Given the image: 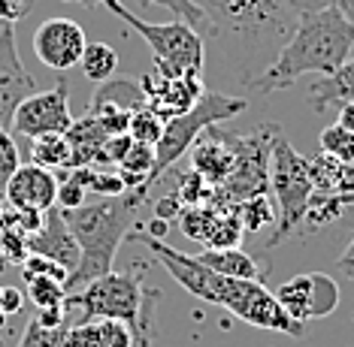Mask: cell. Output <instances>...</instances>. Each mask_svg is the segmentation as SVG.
Masks as SVG:
<instances>
[{"mask_svg": "<svg viewBox=\"0 0 354 347\" xmlns=\"http://www.w3.org/2000/svg\"><path fill=\"white\" fill-rule=\"evenodd\" d=\"M200 10V37L215 48L221 63L248 85L276 61L297 28L288 0H191Z\"/></svg>", "mask_w": 354, "mask_h": 347, "instance_id": "1", "label": "cell"}, {"mask_svg": "<svg viewBox=\"0 0 354 347\" xmlns=\"http://www.w3.org/2000/svg\"><path fill=\"white\" fill-rule=\"evenodd\" d=\"M354 48V24L336 10H315V12H300L297 15V28L291 39L281 46L276 61L270 63L261 76H254L248 88L261 94L285 91L294 85L300 76L318 72V76H330L348 61Z\"/></svg>", "mask_w": 354, "mask_h": 347, "instance_id": "2", "label": "cell"}, {"mask_svg": "<svg viewBox=\"0 0 354 347\" xmlns=\"http://www.w3.org/2000/svg\"><path fill=\"white\" fill-rule=\"evenodd\" d=\"M146 193L149 190L136 188L124 190L122 197H97L94 203L64 212V221L79 245V266L67 278V293L112 272V260H115L122 241L131 236L136 208L142 206Z\"/></svg>", "mask_w": 354, "mask_h": 347, "instance_id": "3", "label": "cell"}, {"mask_svg": "<svg viewBox=\"0 0 354 347\" xmlns=\"http://www.w3.org/2000/svg\"><path fill=\"white\" fill-rule=\"evenodd\" d=\"M160 302V290L146 287L140 269L133 272H106L88 281L73 293H67V308H79V320H122L133 329L136 341L151 347L155 338V305Z\"/></svg>", "mask_w": 354, "mask_h": 347, "instance_id": "4", "label": "cell"}, {"mask_svg": "<svg viewBox=\"0 0 354 347\" xmlns=\"http://www.w3.org/2000/svg\"><path fill=\"white\" fill-rule=\"evenodd\" d=\"M103 6L142 37V43L155 54V72L160 76H203L206 43L188 21L176 19L167 24H151L127 10L122 0H103Z\"/></svg>", "mask_w": 354, "mask_h": 347, "instance_id": "5", "label": "cell"}, {"mask_svg": "<svg viewBox=\"0 0 354 347\" xmlns=\"http://www.w3.org/2000/svg\"><path fill=\"white\" fill-rule=\"evenodd\" d=\"M270 188L276 193L279 212H276L272 236L263 241L267 251L281 245V241L306 221V208H309V199H312V193H315L309 160L285 139L281 130L272 133V145H270Z\"/></svg>", "mask_w": 354, "mask_h": 347, "instance_id": "6", "label": "cell"}, {"mask_svg": "<svg viewBox=\"0 0 354 347\" xmlns=\"http://www.w3.org/2000/svg\"><path fill=\"white\" fill-rule=\"evenodd\" d=\"M248 109L245 97L233 94H218V91H203V97L191 106L188 112L164 121V133L155 145V169H151V184L167 172L173 163H179L182 155H188L191 145L197 142L200 133H206L209 127L221 124L227 118H236Z\"/></svg>", "mask_w": 354, "mask_h": 347, "instance_id": "7", "label": "cell"}, {"mask_svg": "<svg viewBox=\"0 0 354 347\" xmlns=\"http://www.w3.org/2000/svg\"><path fill=\"white\" fill-rule=\"evenodd\" d=\"M279 127H261L252 136H230L233 145V169L218 188H215L212 206H236L248 197H261L270 188V145H272V133Z\"/></svg>", "mask_w": 354, "mask_h": 347, "instance_id": "8", "label": "cell"}, {"mask_svg": "<svg viewBox=\"0 0 354 347\" xmlns=\"http://www.w3.org/2000/svg\"><path fill=\"white\" fill-rule=\"evenodd\" d=\"M218 305L248 326L270 329V333H285L294 338H300L306 333V324L294 320L291 314L281 308L279 296H272L263 287V281H257V278H227Z\"/></svg>", "mask_w": 354, "mask_h": 347, "instance_id": "9", "label": "cell"}, {"mask_svg": "<svg viewBox=\"0 0 354 347\" xmlns=\"http://www.w3.org/2000/svg\"><path fill=\"white\" fill-rule=\"evenodd\" d=\"M133 241H142V245L149 248L151 254H155V260L164 266L167 272L173 275V281L179 284L182 290H188L191 296H197L200 302H209V305H218L221 293H224V284H227V278L218 275V272L206 269L203 263L197 260V257H188L182 251H176L170 248L164 239H155L149 236V232H133V236H127Z\"/></svg>", "mask_w": 354, "mask_h": 347, "instance_id": "10", "label": "cell"}, {"mask_svg": "<svg viewBox=\"0 0 354 347\" xmlns=\"http://www.w3.org/2000/svg\"><path fill=\"white\" fill-rule=\"evenodd\" d=\"M73 124V112H70V82L58 79L49 91H37L12 115V133L25 136V139H37L46 133H67Z\"/></svg>", "mask_w": 354, "mask_h": 347, "instance_id": "11", "label": "cell"}, {"mask_svg": "<svg viewBox=\"0 0 354 347\" xmlns=\"http://www.w3.org/2000/svg\"><path fill=\"white\" fill-rule=\"evenodd\" d=\"M279 302L281 308L291 314L300 324H309V320H321L327 314H333L339 308V284H336L324 272H303L291 281L279 287Z\"/></svg>", "mask_w": 354, "mask_h": 347, "instance_id": "12", "label": "cell"}, {"mask_svg": "<svg viewBox=\"0 0 354 347\" xmlns=\"http://www.w3.org/2000/svg\"><path fill=\"white\" fill-rule=\"evenodd\" d=\"M85 46L88 37L73 19H46L34 34L37 58L55 72H67L79 67Z\"/></svg>", "mask_w": 354, "mask_h": 347, "instance_id": "13", "label": "cell"}, {"mask_svg": "<svg viewBox=\"0 0 354 347\" xmlns=\"http://www.w3.org/2000/svg\"><path fill=\"white\" fill-rule=\"evenodd\" d=\"M30 94H37V79L25 70V63L19 58L15 28H6L3 34H0V127L10 130L15 109H19L21 100H28Z\"/></svg>", "mask_w": 354, "mask_h": 347, "instance_id": "14", "label": "cell"}, {"mask_svg": "<svg viewBox=\"0 0 354 347\" xmlns=\"http://www.w3.org/2000/svg\"><path fill=\"white\" fill-rule=\"evenodd\" d=\"M140 85H142V94H146V106L164 121L188 112L206 91L200 76H160V72H149V76H142Z\"/></svg>", "mask_w": 354, "mask_h": 347, "instance_id": "15", "label": "cell"}, {"mask_svg": "<svg viewBox=\"0 0 354 347\" xmlns=\"http://www.w3.org/2000/svg\"><path fill=\"white\" fill-rule=\"evenodd\" d=\"M55 197H58V175L37 163H21L3 188L6 206L15 212H49Z\"/></svg>", "mask_w": 354, "mask_h": 347, "instance_id": "16", "label": "cell"}, {"mask_svg": "<svg viewBox=\"0 0 354 347\" xmlns=\"http://www.w3.org/2000/svg\"><path fill=\"white\" fill-rule=\"evenodd\" d=\"M28 251L52 257V260H58L64 269H70V272L79 266V245H76L73 232H70L67 221H64V212L58 206H52L49 212L43 215V227L28 239Z\"/></svg>", "mask_w": 354, "mask_h": 347, "instance_id": "17", "label": "cell"}, {"mask_svg": "<svg viewBox=\"0 0 354 347\" xmlns=\"http://www.w3.org/2000/svg\"><path fill=\"white\" fill-rule=\"evenodd\" d=\"M191 169L197 175L218 188V184L230 175L233 169V145H230V136L227 133H218L215 127L206 130V139H200L191 145Z\"/></svg>", "mask_w": 354, "mask_h": 347, "instance_id": "18", "label": "cell"}, {"mask_svg": "<svg viewBox=\"0 0 354 347\" xmlns=\"http://www.w3.org/2000/svg\"><path fill=\"white\" fill-rule=\"evenodd\" d=\"M312 109L324 115L330 106H342V103H354V58H348L336 72L324 76L321 82L309 88Z\"/></svg>", "mask_w": 354, "mask_h": 347, "instance_id": "19", "label": "cell"}, {"mask_svg": "<svg viewBox=\"0 0 354 347\" xmlns=\"http://www.w3.org/2000/svg\"><path fill=\"white\" fill-rule=\"evenodd\" d=\"M197 260L203 263L206 269L218 272V275H224V278H257V281H263L254 257L239 251V248H206V251L197 254Z\"/></svg>", "mask_w": 354, "mask_h": 347, "instance_id": "20", "label": "cell"}, {"mask_svg": "<svg viewBox=\"0 0 354 347\" xmlns=\"http://www.w3.org/2000/svg\"><path fill=\"white\" fill-rule=\"evenodd\" d=\"M146 106V94L142 85L133 79H106L91 97V109H122V112H136Z\"/></svg>", "mask_w": 354, "mask_h": 347, "instance_id": "21", "label": "cell"}, {"mask_svg": "<svg viewBox=\"0 0 354 347\" xmlns=\"http://www.w3.org/2000/svg\"><path fill=\"white\" fill-rule=\"evenodd\" d=\"M30 160L46 169H70V142L64 133H46L30 139Z\"/></svg>", "mask_w": 354, "mask_h": 347, "instance_id": "22", "label": "cell"}, {"mask_svg": "<svg viewBox=\"0 0 354 347\" xmlns=\"http://www.w3.org/2000/svg\"><path fill=\"white\" fill-rule=\"evenodd\" d=\"M79 67H82L85 79H91V82L100 85V82H106V79L115 76L118 52L109 43H88L85 52H82V61H79Z\"/></svg>", "mask_w": 354, "mask_h": 347, "instance_id": "23", "label": "cell"}, {"mask_svg": "<svg viewBox=\"0 0 354 347\" xmlns=\"http://www.w3.org/2000/svg\"><path fill=\"white\" fill-rule=\"evenodd\" d=\"M73 179L82 184L85 190H94L97 197H122L124 193V181L118 172H103V169L79 166V169H73Z\"/></svg>", "mask_w": 354, "mask_h": 347, "instance_id": "24", "label": "cell"}, {"mask_svg": "<svg viewBox=\"0 0 354 347\" xmlns=\"http://www.w3.org/2000/svg\"><path fill=\"white\" fill-rule=\"evenodd\" d=\"M321 151L330 157H336L345 166H354V133H348L339 124H330L327 130H321Z\"/></svg>", "mask_w": 354, "mask_h": 347, "instance_id": "25", "label": "cell"}, {"mask_svg": "<svg viewBox=\"0 0 354 347\" xmlns=\"http://www.w3.org/2000/svg\"><path fill=\"white\" fill-rule=\"evenodd\" d=\"M28 284V299L37 308H52V305H67V284L55 278H25Z\"/></svg>", "mask_w": 354, "mask_h": 347, "instance_id": "26", "label": "cell"}, {"mask_svg": "<svg viewBox=\"0 0 354 347\" xmlns=\"http://www.w3.org/2000/svg\"><path fill=\"white\" fill-rule=\"evenodd\" d=\"M176 197H179V203L185 208H191V206H209V203H212V197H215V188L203 179V175H197L194 169H191V172H185L182 179H179Z\"/></svg>", "mask_w": 354, "mask_h": 347, "instance_id": "27", "label": "cell"}, {"mask_svg": "<svg viewBox=\"0 0 354 347\" xmlns=\"http://www.w3.org/2000/svg\"><path fill=\"white\" fill-rule=\"evenodd\" d=\"M127 133H131V139L136 142H146V145H158L160 133H164V118L155 115L149 106L136 109L131 115V124H127Z\"/></svg>", "mask_w": 354, "mask_h": 347, "instance_id": "28", "label": "cell"}, {"mask_svg": "<svg viewBox=\"0 0 354 347\" xmlns=\"http://www.w3.org/2000/svg\"><path fill=\"white\" fill-rule=\"evenodd\" d=\"M239 215V224H243L245 232H257L261 227H267L272 224V212H270V203H267V193H261V197H248L243 203L233 206Z\"/></svg>", "mask_w": 354, "mask_h": 347, "instance_id": "29", "label": "cell"}, {"mask_svg": "<svg viewBox=\"0 0 354 347\" xmlns=\"http://www.w3.org/2000/svg\"><path fill=\"white\" fill-rule=\"evenodd\" d=\"M55 278L61 281V284H67L70 278V269H64L58 260H52V257H43V254H30L21 260V278Z\"/></svg>", "mask_w": 354, "mask_h": 347, "instance_id": "30", "label": "cell"}, {"mask_svg": "<svg viewBox=\"0 0 354 347\" xmlns=\"http://www.w3.org/2000/svg\"><path fill=\"white\" fill-rule=\"evenodd\" d=\"M67 329L70 326H58V329H46L37 320H30L21 333L19 347H67Z\"/></svg>", "mask_w": 354, "mask_h": 347, "instance_id": "31", "label": "cell"}, {"mask_svg": "<svg viewBox=\"0 0 354 347\" xmlns=\"http://www.w3.org/2000/svg\"><path fill=\"white\" fill-rule=\"evenodd\" d=\"M21 166V157H19V145L12 139V130L0 127V193H3L6 181L12 179V172Z\"/></svg>", "mask_w": 354, "mask_h": 347, "instance_id": "32", "label": "cell"}, {"mask_svg": "<svg viewBox=\"0 0 354 347\" xmlns=\"http://www.w3.org/2000/svg\"><path fill=\"white\" fill-rule=\"evenodd\" d=\"M136 3H140L142 10H146V6H164V10H170L176 19L188 21L191 28L200 34V21H203V19H200V10L191 3V0H136Z\"/></svg>", "mask_w": 354, "mask_h": 347, "instance_id": "33", "label": "cell"}, {"mask_svg": "<svg viewBox=\"0 0 354 347\" xmlns=\"http://www.w3.org/2000/svg\"><path fill=\"white\" fill-rule=\"evenodd\" d=\"M85 203H88V190L73 179V175H70V179H58V197H55V206H58L61 212H73V208L85 206Z\"/></svg>", "mask_w": 354, "mask_h": 347, "instance_id": "34", "label": "cell"}, {"mask_svg": "<svg viewBox=\"0 0 354 347\" xmlns=\"http://www.w3.org/2000/svg\"><path fill=\"white\" fill-rule=\"evenodd\" d=\"M291 10L300 15V12H315V10H327V6H336L345 19L354 24V0H288Z\"/></svg>", "mask_w": 354, "mask_h": 347, "instance_id": "35", "label": "cell"}, {"mask_svg": "<svg viewBox=\"0 0 354 347\" xmlns=\"http://www.w3.org/2000/svg\"><path fill=\"white\" fill-rule=\"evenodd\" d=\"M67 347H100L97 320H79L67 329Z\"/></svg>", "mask_w": 354, "mask_h": 347, "instance_id": "36", "label": "cell"}, {"mask_svg": "<svg viewBox=\"0 0 354 347\" xmlns=\"http://www.w3.org/2000/svg\"><path fill=\"white\" fill-rule=\"evenodd\" d=\"M21 305H25V293H21L19 287H12V284H3V287H0V311H3L6 317L19 314Z\"/></svg>", "mask_w": 354, "mask_h": 347, "instance_id": "37", "label": "cell"}, {"mask_svg": "<svg viewBox=\"0 0 354 347\" xmlns=\"http://www.w3.org/2000/svg\"><path fill=\"white\" fill-rule=\"evenodd\" d=\"M34 320H37L39 326H46V329L67 326V305H52V308H39Z\"/></svg>", "mask_w": 354, "mask_h": 347, "instance_id": "38", "label": "cell"}, {"mask_svg": "<svg viewBox=\"0 0 354 347\" xmlns=\"http://www.w3.org/2000/svg\"><path fill=\"white\" fill-rule=\"evenodd\" d=\"M182 203H179V197L176 193H170V197H164V199H158L155 203V217H160V221H167L170 224L173 217H179L182 215Z\"/></svg>", "mask_w": 354, "mask_h": 347, "instance_id": "39", "label": "cell"}, {"mask_svg": "<svg viewBox=\"0 0 354 347\" xmlns=\"http://www.w3.org/2000/svg\"><path fill=\"white\" fill-rule=\"evenodd\" d=\"M339 272H342L345 278L354 281V239H351V245L345 248V254L339 257Z\"/></svg>", "mask_w": 354, "mask_h": 347, "instance_id": "40", "label": "cell"}, {"mask_svg": "<svg viewBox=\"0 0 354 347\" xmlns=\"http://www.w3.org/2000/svg\"><path fill=\"white\" fill-rule=\"evenodd\" d=\"M336 124L345 127L348 133H354V103H342V106H339V118H336Z\"/></svg>", "mask_w": 354, "mask_h": 347, "instance_id": "41", "label": "cell"}, {"mask_svg": "<svg viewBox=\"0 0 354 347\" xmlns=\"http://www.w3.org/2000/svg\"><path fill=\"white\" fill-rule=\"evenodd\" d=\"M167 230H170V224L160 221V217H155V221L149 224V230H142V232H149V236H155V239H164V236H167Z\"/></svg>", "mask_w": 354, "mask_h": 347, "instance_id": "42", "label": "cell"}, {"mask_svg": "<svg viewBox=\"0 0 354 347\" xmlns=\"http://www.w3.org/2000/svg\"><path fill=\"white\" fill-rule=\"evenodd\" d=\"M64 3H79V6H88V10H94V6L103 3V0H64Z\"/></svg>", "mask_w": 354, "mask_h": 347, "instance_id": "43", "label": "cell"}, {"mask_svg": "<svg viewBox=\"0 0 354 347\" xmlns=\"http://www.w3.org/2000/svg\"><path fill=\"white\" fill-rule=\"evenodd\" d=\"M6 326H10V317H6V314L0 311V335H3V329H6Z\"/></svg>", "mask_w": 354, "mask_h": 347, "instance_id": "44", "label": "cell"}, {"mask_svg": "<svg viewBox=\"0 0 354 347\" xmlns=\"http://www.w3.org/2000/svg\"><path fill=\"white\" fill-rule=\"evenodd\" d=\"M3 208H6V206H3V199H0V215H3Z\"/></svg>", "mask_w": 354, "mask_h": 347, "instance_id": "45", "label": "cell"}, {"mask_svg": "<svg viewBox=\"0 0 354 347\" xmlns=\"http://www.w3.org/2000/svg\"><path fill=\"white\" fill-rule=\"evenodd\" d=\"M0 269H6V263H3V260H0Z\"/></svg>", "mask_w": 354, "mask_h": 347, "instance_id": "46", "label": "cell"}, {"mask_svg": "<svg viewBox=\"0 0 354 347\" xmlns=\"http://www.w3.org/2000/svg\"><path fill=\"white\" fill-rule=\"evenodd\" d=\"M0 347H3V335H0Z\"/></svg>", "mask_w": 354, "mask_h": 347, "instance_id": "47", "label": "cell"}]
</instances>
